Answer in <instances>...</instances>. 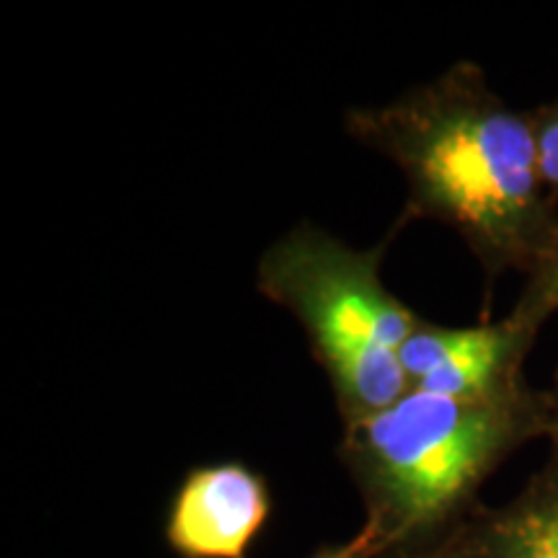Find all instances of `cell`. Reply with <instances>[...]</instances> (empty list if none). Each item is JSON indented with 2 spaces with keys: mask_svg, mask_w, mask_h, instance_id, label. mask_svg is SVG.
<instances>
[{
  "mask_svg": "<svg viewBox=\"0 0 558 558\" xmlns=\"http://www.w3.org/2000/svg\"><path fill=\"white\" fill-rule=\"evenodd\" d=\"M558 311V235L535 269L525 277L512 316L541 329Z\"/></svg>",
  "mask_w": 558,
  "mask_h": 558,
  "instance_id": "obj_7",
  "label": "cell"
},
{
  "mask_svg": "<svg viewBox=\"0 0 558 558\" xmlns=\"http://www.w3.org/2000/svg\"><path fill=\"white\" fill-rule=\"evenodd\" d=\"M383 256V243L357 251L303 222L271 243L256 267V290L303 326L341 424L409 393L399 352L422 316L386 288Z\"/></svg>",
  "mask_w": 558,
  "mask_h": 558,
  "instance_id": "obj_3",
  "label": "cell"
},
{
  "mask_svg": "<svg viewBox=\"0 0 558 558\" xmlns=\"http://www.w3.org/2000/svg\"><path fill=\"white\" fill-rule=\"evenodd\" d=\"M267 478L246 463H209L181 481L166 520V541L181 558H246L267 525Z\"/></svg>",
  "mask_w": 558,
  "mask_h": 558,
  "instance_id": "obj_5",
  "label": "cell"
},
{
  "mask_svg": "<svg viewBox=\"0 0 558 558\" xmlns=\"http://www.w3.org/2000/svg\"><path fill=\"white\" fill-rule=\"evenodd\" d=\"M548 399H550V450H558V369H556V378L554 386L548 388Z\"/></svg>",
  "mask_w": 558,
  "mask_h": 558,
  "instance_id": "obj_10",
  "label": "cell"
},
{
  "mask_svg": "<svg viewBox=\"0 0 558 558\" xmlns=\"http://www.w3.org/2000/svg\"><path fill=\"white\" fill-rule=\"evenodd\" d=\"M311 558H369V554L365 548L360 546L357 541L349 538L341 546H331V548H320L318 554H313Z\"/></svg>",
  "mask_w": 558,
  "mask_h": 558,
  "instance_id": "obj_9",
  "label": "cell"
},
{
  "mask_svg": "<svg viewBox=\"0 0 558 558\" xmlns=\"http://www.w3.org/2000/svg\"><path fill=\"white\" fill-rule=\"evenodd\" d=\"M535 143H538V163L543 184L550 197L558 202V99L530 109Z\"/></svg>",
  "mask_w": 558,
  "mask_h": 558,
  "instance_id": "obj_8",
  "label": "cell"
},
{
  "mask_svg": "<svg viewBox=\"0 0 558 558\" xmlns=\"http://www.w3.org/2000/svg\"><path fill=\"white\" fill-rule=\"evenodd\" d=\"M429 558H558V450L507 505H481Z\"/></svg>",
  "mask_w": 558,
  "mask_h": 558,
  "instance_id": "obj_6",
  "label": "cell"
},
{
  "mask_svg": "<svg viewBox=\"0 0 558 558\" xmlns=\"http://www.w3.org/2000/svg\"><path fill=\"white\" fill-rule=\"evenodd\" d=\"M548 435V388L530 383L471 401L409 390L354 418L339 442L365 505L354 541L369 558H429L481 507L478 492L492 473Z\"/></svg>",
  "mask_w": 558,
  "mask_h": 558,
  "instance_id": "obj_2",
  "label": "cell"
},
{
  "mask_svg": "<svg viewBox=\"0 0 558 558\" xmlns=\"http://www.w3.org/2000/svg\"><path fill=\"white\" fill-rule=\"evenodd\" d=\"M538 331L512 313L476 326L422 318L399 352L409 390L460 401L514 393L527 386L525 362Z\"/></svg>",
  "mask_w": 558,
  "mask_h": 558,
  "instance_id": "obj_4",
  "label": "cell"
},
{
  "mask_svg": "<svg viewBox=\"0 0 558 558\" xmlns=\"http://www.w3.org/2000/svg\"><path fill=\"white\" fill-rule=\"evenodd\" d=\"M347 135L386 156L407 181L401 222L450 228L486 277H527L558 235V202L541 177L530 111L488 86L476 62L445 73L383 107L349 109Z\"/></svg>",
  "mask_w": 558,
  "mask_h": 558,
  "instance_id": "obj_1",
  "label": "cell"
}]
</instances>
